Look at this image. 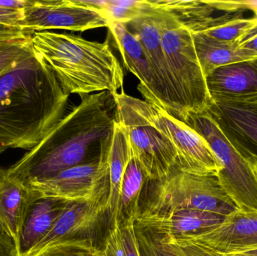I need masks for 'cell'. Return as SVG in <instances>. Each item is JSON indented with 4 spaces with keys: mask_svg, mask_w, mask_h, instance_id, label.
Wrapping results in <instances>:
<instances>
[{
    "mask_svg": "<svg viewBox=\"0 0 257 256\" xmlns=\"http://www.w3.org/2000/svg\"><path fill=\"white\" fill-rule=\"evenodd\" d=\"M69 96L51 68L30 53L0 75V144L34 148L64 117Z\"/></svg>",
    "mask_w": 257,
    "mask_h": 256,
    "instance_id": "1",
    "label": "cell"
},
{
    "mask_svg": "<svg viewBox=\"0 0 257 256\" xmlns=\"http://www.w3.org/2000/svg\"><path fill=\"white\" fill-rule=\"evenodd\" d=\"M81 97V103L36 147L7 168L12 176L28 185L90 163L87 161L90 152L101 150L104 140L114 132L117 105L108 91Z\"/></svg>",
    "mask_w": 257,
    "mask_h": 256,
    "instance_id": "2",
    "label": "cell"
},
{
    "mask_svg": "<svg viewBox=\"0 0 257 256\" xmlns=\"http://www.w3.org/2000/svg\"><path fill=\"white\" fill-rule=\"evenodd\" d=\"M30 40L33 52L51 68L66 94H114L123 88L124 73L108 39L100 43L42 31L33 33Z\"/></svg>",
    "mask_w": 257,
    "mask_h": 256,
    "instance_id": "3",
    "label": "cell"
},
{
    "mask_svg": "<svg viewBox=\"0 0 257 256\" xmlns=\"http://www.w3.org/2000/svg\"><path fill=\"white\" fill-rule=\"evenodd\" d=\"M149 3L155 10L162 46L186 123L190 115L205 114L212 105L206 78L196 54L191 32L170 14L156 7L151 1Z\"/></svg>",
    "mask_w": 257,
    "mask_h": 256,
    "instance_id": "4",
    "label": "cell"
},
{
    "mask_svg": "<svg viewBox=\"0 0 257 256\" xmlns=\"http://www.w3.org/2000/svg\"><path fill=\"white\" fill-rule=\"evenodd\" d=\"M184 210L226 217L239 209L217 175H201L176 168L167 177L154 182L151 195L140 211L160 213Z\"/></svg>",
    "mask_w": 257,
    "mask_h": 256,
    "instance_id": "5",
    "label": "cell"
},
{
    "mask_svg": "<svg viewBox=\"0 0 257 256\" xmlns=\"http://www.w3.org/2000/svg\"><path fill=\"white\" fill-rule=\"evenodd\" d=\"M113 96L117 105V121L127 133L130 154L142 168L146 180L158 181L179 168L175 146L151 123L139 99L123 91Z\"/></svg>",
    "mask_w": 257,
    "mask_h": 256,
    "instance_id": "6",
    "label": "cell"
},
{
    "mask_svg": "<svg viewBox=\"0 0 257 256\" xmlns=\"http://www.w3.org/2000/svg\"><path fill=\"white\" fill-rule=\"evenodd\" d=\"M184 123L208 142L220 166L219 182L238 209L257 211V175L251 164L235 150L207 113L190 115Z\"/></svg>",
    "mask_w": 257,
    "mask_h": 256,
    "instance_id": "7",
    "label": "cell"
},
{
    "mask_svg": "<svg viewBox=\"0 0 257 256\" xmlns=\"http://www.w3.org/2000/svg\"><path fill=\"white\" fill-rule=\"evenodd\" d=\"M112 135L104 140L100 159L82 164L59 174L27 185L39 195L64 203L88 202L108 192L107 156Z\"/></svg>",
    "mask_w": 257,
    "mask_h": 256,
    "instance_id": "8",
    "label": "cell"
},
{
    "mask_svg": "<svg viewBox=\"0 0 257 256\" xmlns=\"http://www.w3.org/2000/svg\"><path fill=\"white\" fill-rule=\"evenodd\" d=\"M139 104L151 123L175 146L180 169L201 175H217L220 165L199 134L162 108L141 99Z\"/></svg>",
    "mask_w": 257,
    "mask_h": 256,
    "instance_id": "9",
    "label": "cell"
},
{
    "mask_svg": "<svg viewBox=\"0 0 257 256\" xmlns=\"http://www.w3.org/2000/svg\"><path fill=\"white\" fill-rule=\"evenodd\" d=\"M24 27L33 32L51 30L84 32L108 27L102 11L87 6L83 0H30L24 10Z\"/></svg>",
    "mask_w": 257,
    "mask_h": 256,
    "instance_id": "10",
    "label": "cell"
},
{
    "mask_svg": "<svg viewBox=\"0 0 257 256\" xmlns=\"http://www.w3.org/2000/svg\"><path fill=\"white\" fill-rule=\"evenodd\" d=\"M207 114L249 163L257 162V93L212 99Z\"/></svg>",
    "mask_w": 257,
    "mask_h": 256,
    "instance_id": "11",
    "label": "cell"
},
{
    "mask_svg": "<svg viewBox=\"0 0 257 256\" xmlns=\"http://www.w3.org/2000/svg\"><path fill=\"white\" fill-rule=\"evenodd\" d=\"M139 39L146 54L150 66L160 84L173 116L184 122V116L177 94L176 87L162 46L158 21L154 8L143 0L140 15L126 24Z\"/></svg>",
    "mask_w": 257,
    "mask_h": 256,
    "instance_id": "12",
    "label": "cell"
},
{
    "mask_svg": "<svg viewBox=\"0 0 257 256\" xmlns=\"http://www.w3.org/2000/svg\"><path fill=\"white\" fill-rule=\"evenodd\" d=\"M107 196L108 192L88 202L66 203L48 234L26 256H36L57 245L86 237L107 212Z\"/></svg>",
    "mask_w": 257,
    "mask_h": 256,
    "instance_id": "13",
    "label": "cell"
},
{
    "mask_svg": "<svg viewBox=\"0 0 257 256\" xmlns=\"http://www.w3.org/2000/svg\"><path fill=\"white\" fill-rule=\"evenodd\" d=\"M108 28L114 45L120 53L125 68L139 80L137 88L145 101L173 116L138 38L128 30L126 24L110 22Z\"/></svg>",
    "mask_w": 257,
    "mask_h": 256,
    "instance_id": "14",
    "label": "cell"
},
{
    "mask_svg": "<svg viewBox=\"0 0 257 256\" xmlns=\"http://www.w3.org/2000/svg\"><path fill=\"white\" fill-rule=\"evenodd\" d=\"M180 237L224 255L257 249V211L238 210L211 231Z\"/></svg>",
    "mask_w": 257,
    "mask_h": 256,
    "instance_id": "15",
    "label": "cell"
},
{
    "mask_svg": "<svg viewBox=\"0 0 257 256\" xmlns=\"http://www.w3.org/2000/svg\"><path fill=\"white\" fill-rule=\"evenodd\" d=\"M225 218L221 215L194 210L160 213L139 211L136 225L155 237L195 235L217 228Z\"/></svg>",
    "mask_w": 257,
    "mask_h": 256,
    "instance_id": "16",
    "label": "cell"
},
{
    "mask_svg": "<svg viewBox=\"0 0 257 256\" xmlns=\"http://www.w3.org/2000/svg\"><path fill=\"white\" fill-rule=\"evenodd\" d=\"M66 204L30 189V199L17 245L20 256L27 255L43 240Z\"/></svg>",
    "mask_w": 257,
    "mask_h": 256,
    "instance_id": "17",
    "label": "cell"
},
{
    "mask_svg": "<svg viewBox=\"0 0 257 256\" xmlns=\"http://www.w3.org/2000/svg\"><path fill=\"white\" fill-rule=\"evenodd\" d=\"M211 99L257 93V58L243 60L215 69L206 77Z\"/></svg>",
    "mask_w": 257,
    "mask_h": 256,
    "instance_id": "18",
    "label": "cell"
},
{
    "mask_svg": "<svg viewBox=\"0 0 257 256\" xmlns=\"http://www.w3.org/2000/svg\"><path fill=\"white\" fill-rule=\"evenodd\" d=\"M30 196L25 183L0 168V222L16 246Z\"/></svg>",
    "mask_w": 257,
    "mask_h": 256,
    "instance_id": "19",
    "label": "cell"
},
{
    "mask_svg": "<svg viewBox=\"0 0 257 256\" xmlns=\"http://www.w3.org/2000/svg\"><path fill=\"white\" fill-rule=\"evenodd\" d=\"M130 146L124 126L116 122L111 147L107 156L108 171V192L107 213L111 222L119 219V203L123 175L130 162Z\"/></svg>",
    "mask_w": 257,
    "mask_h": 256,
    "instance_id": "20",
    "label": "cell"
},
{
    "mask_svg": "<svg viewBox=\"0 0 257 256\" xmlns=\"http://www.w3.org/2000/svg\"><path fill=\"white\" fill-rule=\"evenodd\" d=\"M192 36L205 78L222 66L257 58V54L241 48L239 42L218 40L202 33H193Z\"/></svg>",
    "mask_w": 257,
    "mask_h": 256,
    "instance_id": "21",
    "label": "cell"
},
{
    "mask_svg": "<svg viewBox=\"0 0 257 256\" xmlns=\"http://www.w3.org/2000/svg\"><path fill=\"white\" fill-rule=\"evenodd\" d=\"M156 7L166 11L180 24L193 33H202L215 21L217 12L208 1L158 0L151 1Z\"/></svg>",
    "mask_w": 257,
    "mask_h": 256,
    "instance_id": "22",
    "label": "cell"
},
{
    "mask_svg": "<svg viewBox=\"0 0 257 256\" xmlns=\"http://www.w3.org/2000/svg\"><path fill=\"white\" fill-rule=\"evenodd\" d=\"M92 256H142L136 218L128 216L111 222L103 243Z\"/></svg>",
    "mask_w": 257,
    "mask_h": 256,
    "instance_id": "23",
    "label": "cell"
},
{
    "mask_svg": "<svg viewBox=\"0 0 257 256\" xmlns=\"http://www.w3.org/2000/svg\"><path fill=\"white\" fill-rule=\"evenodd\" d=\"M245 11H230L218 15L204 34L228 42L241 43L257 27V18L244 17Z\"/></svg>",
    "mask_w": 257,
    "mask_h": 256,
    "instance_id": "24",
    "label": "cell"
},
{
    "mask_svg": "<svg viewBox=\"0 0 257 256\" xmlns=\"http://www.w3.org/2000/svg\"><path fill=\"white\" fill-rule=\"evenodd\" d=\"M145 180L146 177L142 168L130 156L120 189L119 219L128 216L136 218L139 214L141 210V194Z\"/></svg>",
    "mask_w": 257,
    "mask_h": 256,
    "instance_id": "25",
    "label": "cell"
},
{
    "mask_svg": "<svg viewBox=\"0 0 257 256\" xmlns=\"http://www.w3.org/2000/svg\"><path fill=\"white\" fill-rule=\"evenodd\" d=\"M87 6L102 11L109 22L126 24L140 15L142 9V1H84Z\"/></svg>",
    "mask_w": 257,
    "mask_h": 256,
    "instance_id": "26",
    "label": "cell"
},
{
    "mask_svg": "<svg viewBox=\"0 0 257 256\" xmlns=\"http://www.w3.org/2000/svg\"><path fill=\"white\" fill-rule=\"evenodd\" d=\"M30 39L0 42V75L33 52Z\"/></svg>",
    "mask_w": 257,
    "mask_h": 256,
    "instance_id": "27",
    "label": "cell"
},
{
    "mask_svg": "<svg viewBox=\"0 0 257 256\" xmlns=\"http://www.w3.org/2000/svg\"><path fill=\"white\" fill-rule=\"evenodd\" d=\"M96 247L90 239H75L49 248L36 256H92Z\"/></svg>",
    "mask_w": 257,
    "mask_h": 256,
    "instance_id": "28",
    "label": "cell"
},
{
    "mask_svg": "<svg viewBox=\"0 0 257 256\" xmlns=\"http://www.w3.org/2000/svg\"><path fill=\"white\" fill-rule=\"evenodd\" d=\"M208 3L220 12L230 11H250L257 18V0H239V1H208Z\"/></svg>",
    "mask_w": 257,
    "mask_h": 256,
    "instance_id": "29",
    "label": "cell"
},
{
    "mask_svg": "<svg viewBox=\"0 0 257 256\" xmlns=\"http://www.w3.org/2000/svg\"><path fill=\"white\" fill-rule=\"evenodd\" d=\"M142 256H166L160 250L149 233L136 227Z\"/></svg>",
    "mask_w": 257,
    "mask_h": 256,
    "instance_id": "30",
    "label": "cell"
},
{
    "mask_svg": "<svg viewBox=\"0 0 257 256\" xmlns=\"http://www.w3.org/2000/svg\"><path fill=\"white\" fill-rule=\"evenodd\" d=\"M0 24L8 27L25 29L24 10H10L0 7Z\"/></svg>",
    "mask_w": 257,
    "mask_h": 256,
    "instance_id": "31",
    "label": "cell"
},
{
    "mask_svg": "<svg viewBox=\"0 0 257 256\" xmlns=\"http://www.w3.org/2000/svg\"><path fill=\"white\" fill-rule=\"evenodd\" d=\"M33 32L22 28L8 27L0 24V42L30 38Z\"/></svg>",
    "mask_w": 257,
    "mask_h": 256,
    "instance_id": "32",
    "label": "cell"
},
{
    "mask_svg": "<svg viewBox=\"0 0 257 256\" xmlns=\"http://www.w3.org/2000/svg\"><path fill=\"white\" fill-rule=\"evenodd\" d=\"M0 256H20L13 239L3 230H0Z\"/></svg>",
    "mask_w": 257,
    "mask_h": 256,
    "instance_id": "33",
    "label": "cell"
},
{
    "mask_svg": "<svg viewBox=\"0 0 257 256\" xmlns=\"http://www.w3.org/2000/svg\"><path fill=\"white\" fill-rule=\"evenodd\" d=\"M30 3V0H0V7L10 10L23 11Z\"/></svg>",
    "mask_w": 257,
    "mask_h": 256,
    "instance_id": "34",
    "label": "cell"
},
{
    "mask_svg": "<svg viewBox=\"0 0 257 256\" xmlns=\"http://www.w3.org/2000/svg\"><path fill=\"white\" fill-rule=\"evenodd\" d=\"M240 46L257 54V27L240 43Z\"/></svg>",
    "mask_w": 257,
    "mask_h": 256,
    "instance_id": "35",
    "label": "cell"
},
{
    "mask_svg": "<svg viewBox=\"0 0 257 256\" xmlns=\"http://www.w3.org/2000/svg\"><path fill=\"white\" fill-rule=\"evenodd\" d=\"M241 255H248V256H257V249H251V250L245 251V252H239Z\"/></svg>",
    "mask_w": 257,
    "mask_h": 256,
    "instance_id": "36",
    "label": "cell"
},
{
    "mask_svg": "<svg viewBox=\"0 0 257 256\" xmlns=\"http://www.w3.org/2000/svg\"><path fill=\"white\" fill-rule=\"evenodd\" d=\"M7 149V147H5V146L2 145V144H0V154H1L2 153H3V152L6 151Z\"/></svg>",
    "mask_w": 257,
    "mask_h": 256,
    "instance_id": "37",
    "label": "cell"
},
{
    "mask_svg": "<svg viewBox=\"0 0 257 256\" xmlns=\"http://www.w3.org/2000/svg\"><path fill=\"white\" fill-rule=\"evenodd\" d=\"M222 256H248V255H241V254H229V255H224V254H222Z\"/></svg>",
    "mask_w": 257,
    "mask_h": 256,
    "instance_id": "38",
    "label": "cell"
},
{
    "mask_svg": "<svg viewBox=\"0 0 257 256\" xmlns=\"http://www.w3.org/2000/svg\"><path fill=\"white\" fill-rule=\"evenodd\" d=\"M252 166H253V169H254L255 172H256L257 175V162L256 163L251 164Z\"/></svg>",
    "mask_w": 257,
    "mask_h": 256,
    "instance_id": "39",
    "label": "cell"
},
{
    "mask_svg": "<svg viewBox=\"0 0 257 256\" xmlns=\"http://www.w3.org/2000/svg\"><path fill=\"white\" fill-rule=\"evenodd\" d=\"M0 230H3V231H5L4 228H3V225H2L1 222H0Z\"/></svg>",
    "mask_w": 257,
    "mask_h": 256,
    "instance_id": "40",
    "label": "cell"
}]
</instances>
